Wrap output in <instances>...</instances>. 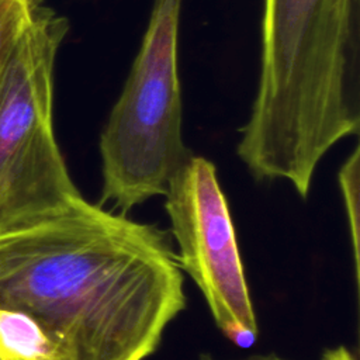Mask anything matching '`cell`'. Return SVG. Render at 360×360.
I'll return each instance as SVG.
<instances>
[{"label":"cell","mask_w":360,"mask_h":360,"mask_svg":"<svg viewBox=\"0 0 360 360\" xmlns=\"http://www.w3.org/2000/svg\"><path fill=\"white\" fill-rule=\"evenodd\" d=\"M0 305L34 316L69 360H145L184 309L169 235L80 198L0 236Z\"/></svg>","instance_id":"1"},{"label":"cell","mask_w":360,"mask_h":360,"mask_svg":"<svg viewBox=\"0 0 360 360\" xmlns=\"http://www.w3.org/2000/svg\"><path fill=\"white\" fill-rule=\"evenodd\" d=\"M360 0H263L260 75L236 153L308 195L325 153L360 127Z\"/></svg>","instance_id":"2"},{"label":"cell","mask_w":360,"mask_h":360,"mask_svg":"<svg viewBox=\"0 0 360 360\" xmlns=\"http://www.w3.org/2000/svg\"><path fill=\"white\" fill-rule=\"evenodd\" d=\"M68 31V18L42 1L0 70V236L83 198L53 129L55 63Z\"/></svg>","instance_id":"3"},{"label":"cell","mask_w":360,"mask_h":360,"mask_svg":"<svg viewBox=\"0 0 360 360\" xmlns=\"http://www.w3.org/2000/svg\"><path fill=\"white\" fill-rule=\"evenodd\" d=\"M183 0H153L128 79L100 135L98 205L127 214L165 195L193 156L183 141L179 34Z\"/></svg>","instance_id":"4"},{"label":"cell","mask_w":360,"mask_h":360,"mask_svg":"<svg viewBox=\"0 0 360 360\" xmlns=\"http://www.w3.org/2000/svg\"><path fill=\"white\" fill-rule=\"evenodd\" d=\"M177 263L202 292L218 329L236 346L259 335L236 232L212 162L193 155L165 194Z\"/></svg>","instance_id":"5"},{"label":"cell","mask_w":360,"mask_h":360,"mask_svg":"<svg viewBox=\"0 0 360 360\" xmlns=\"http://www.w3.org/2000/svg\"><path fill=\"white\" fill-rule=\"evenodd\" d=\"M0 360H69V357L34 316L0 305Z\"/></svg>","instance_id":"6"},{"label":"cell","mask_w":360,"mask_h":360,"mask_svg":"<svg viewBox=\"0 0 360 360\" xmlns=\"http://www.w3.org/2000/svg\"><path fill=\"white\" fill-rule=\"evenodd\" d=\"M338 181L343 198V205L349 224V233L353 252L354 278L359 285L360 278V148L353 149L338 172Z\"/></svg>","instance_id":"7"},{"label":"cell","mask_w":360,"mask_h":360,"mask_svg":"<svg viewBox=\"0 0 360 360\" xmlns=\"http://www.w3.org/2000/svg\"><path fill=\"white\" fill-rule=\"evenodd\" d=\"M45 0H0V70L35 8Z\"/></svg>","instance_id":"8"},{"label":"cell","mask_w":360,"mask_h":360,"mask_svg":"<svg viewBox=\"0 0 360 360\" xmlns=\"http://www.w3.org/2000/svg\"><path fill=\"white\" fill-rule=\"evenodd\" d=\"M321 360H357V359L345 346H336L325 350Z\"/></svg>","instance_id":"9"},{"label":"cell","mask_w":360,"mask_h":360,"mask_svg":"<svg viewBox=\"0 0 360 360\" xmlns=\"http://www.w3.org/2000/svg\"><path fill=\"white\" fill-rule=\"evenodd\" d=\"M198 360H215V359H212L210 354L204 353V354H200ZM240 360H287V359L280 357V356L273 354V353H267V354H255V356H250V357H246V359H240Z\"/></svg>","instance_id":"10"}]
</instances>
